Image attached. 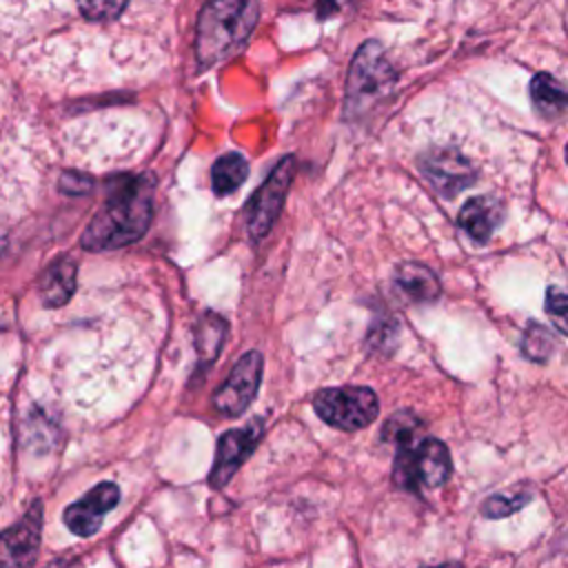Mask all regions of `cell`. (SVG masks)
Returning a JSON list of instances; mask_svg holds the SVG:
<instances>
[{
    "label": "cell",
    "instance_id": "1",
    "mask_svg": "<svg viewBox=\"0 0 568 568\" xmlns=\"http://www.w3.org/2000/svg\"><path fill=\"white\" fill-rule=\"evenodd\" d=\"M142 22V0H0V29L29 51L36 40L62 38L69 47L124 40Z\"/></svg>",
    "mask_w": 568,
    "mask_h": 568
},
{
    "label": "cell",
    "instance_id": "2",
    "mask_svg": "<svg viewBox=\"0 0 568 568\" xmlns=\"http://www.w3.org/2000/svg\"><path fill=\"white\" fill-rule=\"evenodd\" d=\"M257 0H209L197 20V62L211 67L242 49L257 22Z\"/></svg>",
    "mask_w": 568,
    "mask_h": 568
},
{
    "label": "cell",
    "instance_id": "3",
    "mask_svg": "<svg viewBox=\"0 0 568 568\" xmlns=\"http://www.w3.org/2000/svg\"><path fill=\"white\" fill-rule=\"evenodd\" d=\"M151 213V186H144L142 180H138L102 206V211L91 220L82 244L91 251H104L135 242L144 235Z\"/></svg>",
    "mask_w": 568,
    "mask_h": 568
},
{
    "label": "cell",
    "instance_id": "4",
    "mask_svg": "<svg viewBox=\"0 0 568 568\" xmlns=\"http://www.w3.org/2000/svg\"><path fill=\"white\" fill-rule=\"evenodd\" d=\"M395 69L377 40L364 42L346 75V113L359 118L377 106L395 87Z\"/></svg>",
    "mask_w": 568,
    "mask_h": 568
},
{
    "label": "cell",
    "instance_id": "5",
    "mask_svg": "<svg viewBox=\"0 0 568 568\" xmlns=\"http://www.w3.org/2000/svg\"><path fill=\"white\" fill-rule=\"evenodd\" d=\"M313 408L326 424L342 430L364 428L379 413L377 395L366 386L322 388L313 397Z\"/></svg>",
    "mask_w": 568,
    "mask_h": 568
},
{
    "label": "cell",
    "instance_id": "6",
    "mask_svg": "<svg viewBox=\"0 0 568 568\" xmlns=\"http://www.w3.org/2000/svg\"><path fill=\"white\" fill-rule=\"evenodd\" d=\"M293 175H295V158L284 155L273 166V171L262 182V186L253 193L248 209H246V229H248L251 240L260 242L262 237L268 235V231L277 222L280 211L286 200V193H288V186L293 182Z\"/></svg>",
    "mask_w": 568,
    "mask_h": 568
},
{
    "label": "cell",
    "instance_id": "7",
    "mask_svg": "<svg viewBox=\"0 0 568 568\" xmlns=\"http://www.w3.org/2000/svg\"><path fill=\"white\" fill-rule=\"evenodd\" d=\"M262 379V355L248 351L231 368L224 384L213 395V406L224 417L242 415L257 395Z\"/></svg>",
    "mask_w": 568,
    "mask_h": 568
},
{
    "label": "cell",
    "instance_id": "8",
    "mask_svg": "<svg viewBox=\"0 0 568 568\" xmlns=\"http://www.w3.org/2000/svg\"><path fill=\"white\" fill-rule=\"evenodd\" d=\"M42 537V501L36 499L20 521L0 532V568H33Z\"/></svg>",
    "mask_w": 568,
    "mask_h": 568
},
{
    "label": "cell",
    "instance_id": "9",
    "mask_svg": "<svg viewBox=\"0 0 568 568\" xmlns=\"http://www.w3.org/2000/svg\"><path fill=\"white\" fill-rule=\"evenodd\" d=\"M419 166L426 180L433 184V189L444 197L457 195L459 191L468 189L477 178L473 164L462 153L450 149L426 153L419 160Z\"/></svg>",
    "mask_w": 568,
    "mask_h": 568
},
{
    "label": "cell",
    "instance_id": "10",
    "mask_svg": "<svg viewBox=\"0 0 568 568\" xmlns=\"http://www.w3.org/2000/svg\"><path fill=\"white\" fill-rule=\"evenodd\" d=\"M262 437V422L253 419L244 428L226 430L217 442L215 464L211 468L209 481L213 488H222L229 484V479L235 475V470L244 464V459L253 453Z\"/></svg>",
    "mask_w": 568,
    "mask_h": 568
},
{
    "label": "cell",
    "instance_id": "11",
    "mask_svg": "<svg viewBox=\"0 0 568 568\" xmlns=\"http://www.w3.org/2000/svg\"><path fill=\"white\" fill-rule=\"evenodd\" d=\"M120 501V488L113 481H102L82 499L64 508V524L78 537H91L102 526V519Z\"/></svg>",
    "mask_w": 568,
    "mask_h": 568
},
{
    "label": "cell",
    "instance_id": "12",
    "mask_svg": "<svg viewBox=\"0 0 568 568\" xmlns=\"http://www.w3.org/2000/svg\"><path fill=\"white\" fill-rule=\"evenodd\" d=\"M501 204L495 200V197H488V195H477V197H470L462 211H459V226L464 229V233L477 242V244H484L488 242V237L495 233V229L499 226L501 222Z\"/></svg>",
    "mask_w": 568,
    "mask_h": 568
},
{
    "label": "cell",
    "instance_id": "13",
    "mask_svg": "<svg viewBox=\"0 0 568 568\" xmlns=\"http://www.w3.org/2000/svg\"><path fill=\"white\" fill-rule=\"evenodd\" d=\"M450 468L453 464L444 442L426 437L415 446V473H417L419 486L437 488L446 484Z\"/></svg>",
    "mask_w": 568,
    "mask_h": 568
},
{
    "label": "cell",
    "instance_id": "14",
    "mask_svg": "<svg viewBox=\"0 0 568 568\" xmlns=\"http://www.w3.org/2000/svg\"><path fill=\"white\" fill-rule=\"evenodd\" d=\"M395 282L415 302H433L442 293V284H439L437 275L419 262L399 264Z\"/></svg>",
    "mask_w": 568,
    "mask_h": 568
},
{
    "label": "cell",
    "instance_id": "15",
    "mask_svg": "<svg viewBox=\"0 0 568 568\" xmlns=\"http://www.w3.org/2000/svg\"><path fill=\"white\" fill-rule=\"evenodd\" d=\"M530 98L544 118H557L568 109V89L550 73H537L530 80Z\"/></svg>",
    "mask_w": 568,
    "mask_h": 568
},
{
    "label": "cell",
    "instance_id": "16",
    "mask_svg": "<svg viewBox=\"0 0 568 568\" xmlns=\"http://www.w3.org/2000/svg\"><path fill=\"white\" fill-rule=\"evenodd\" d=\"M246 178H248V164L235 151L224 153L222 158H217L213 169H211V184H213V191L217 195L233 193L240 184H244Z\"/></svg>",
    "mask_w": 568,
    "mask_h": 568
},
{
    "label": "cell",
    "instance_id": "17",
    "mask_svg": "<svg viewBox=\"0 0 568 568\" xmlns=\"http://www.w3.org/2000/svg\"><path fill=\"white\" fill-rule=\"evenodd\" d=\"M75 286V264L71 260H60L42 280V297L49 306L64 304Z\"/></svg>",
    "mask_w": 568,
    "mask_h": 568
},
{
    "label": "cell",
    "instance_id": "18",
    "mask_svg": "<svg viewBox=\"0 0 568 568\" xmlns=\"http://www.w3.org/2000/svg\"><path fill=\"white\" fill-rule=\"evenodd\" d=\"M224 337H226V322L215 313H206L195 328V348L200 359L206 364L215 362L224 344Z\"/></svg>",
    "mask_w": 568,
    "mask_h": 568
},
{
    "label": "cell",
    "instance_id": "19",
    "mask_svg": "<svg viewBox=\"0 0 568 568\" xmlns=\"http://www.w3.org/2000/svg\"><path fill=\"white\" fill-rule=\"evenodd\" d=\"M555 351V337L552 333L537 324V322H530L528 328L524 331V339H521V353L532 359V362H546Z\"/></svg>",
    "mask_w": 568,
    "mask_h": 568
},
{
    "label": "cell",
    "instance_id": "20",
    "mask_svg": "<svg viewBox=\"0 0 568 568\" xmlns=\"http://www.w3.org/2000/svg\"><path fill=\"white\" fill-rule=\"evenodd\" d=\"M419 428V417L413 415L410 410H399L393 417L386 419V424L382 426V439L395 446H402L406 442L415 439V433Z\"/></svg>",
    "mask_w": 568,
    "mask_h": 568
},
{
    "label": "cell",
    "instance_id": "21",
    "mask_svg": "<svg viewBox=\"0 0 568 568\" xmlns=\"http://www.w3.org/2000/svg\"><path fill=\"white\" fill-rule=\"evenodd\" d=\"M393 477L399 488L413 490V493L419 490V481H417V473H415V439L397 446Z\"/></svg>",
    "mask_w": 568,
    "mask_h": 568
},
{
    "label": "cell",
    "instance_id": "22",
    "mask_svg": "<svg viewBox=\"0 0 568 568\" xmlns=\"http://www.w3.org/2000/svg\"><path fill=\"white\" fill-rule=\"evenodd\" d=\"M530 501V495L528 493H517V495H493L488 497L484 504H481V513L490 519H499V517H506V515H513L517 513L521 506H526Z\"/></svg>",
    "mask_w": 568,
    "mask_h": 568
},
{
    "label": "cell",
    "instance_id": "23",
    "mask_svg": "<svg viewBox=\"0 0 568 568\" xmlns=\"http://www.w3.org/2000/svg\"><path fill=\"white\" fill-rule=\"evenodd\" d=\"M546 313L552 320L555 328L568 337V293L559 288H548L546 293Z\"/></svg>",
    "mask_w": 568,
    "mask_h": 568
},
{
    "label": "cell",
    "instance_id": "24",
    "mask_svg": "<svg viewBox=\"0 0 568 568\" xmlns=\"http://www.w3.org/2000/svg\"><path fill=\"white\" fill-rule=\"evenodd\" d=\"M351 0H320V16L326 18V16H333L337 11H342Z\"/></svg>",
    "mask_w": 568,
    "mask_h": 568
},
{
    "label": "cell",
    "instance_id": "25",
    "mask_svg": "<svg viewBox=\"0 0 568 568\" xmlns=\"http://www.w3.org/2000/svg\"><path fill=\"white\" fill-rule=\"evenodd\" d=\"M47 568H60V564H49Z\"/></svg>",
    "mask_w": 568,
    "mask_h": 568
},
{
    "label": "cell",
    "instance_id": "26",
    "mask_svg": "<svg viewBox=\"0 0 568 568\" xmlns=\"http://www.w3.org/2000/svg\"><path fill=\"white\" fill-rule=\"evenodd\" d=\"M437 568H457V566H437Z\"/></svg>",
    "mask_w": 568,
    "mask_h": 568
},
{
    "label": "cell",
    "instance_id": "27",
    "mask_svg": "<svg viewBox=\"0 0 568 568\" xmlns=\"http://www.w3.org/2000/svg\"><path fill=\"white\" fill-rule=\"evenodd\" d=\"M566 162H568V144H566Z\"/></svg>",
    "mask_w": 568,
    "mask_h": 568
}]
</instances>
